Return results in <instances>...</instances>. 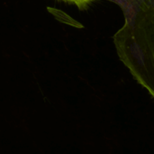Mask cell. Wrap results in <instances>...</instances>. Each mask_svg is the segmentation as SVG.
<instances>
[{
	"label": "cell",
	"mask_w": 154,
	"mask_h": 154,
	"mask_svg": "<svg viewBox=\"0 0 154 154\" xmlns=\"http://www.w3.org/2000/svg\"><path fill=\"white\" fill-rule=\"evenodd\" d=\"M121 8L123 26L113 35L122 63L154 98V0H110Z\"/></svg>",
	"instance_id": "cell-1"
},
{
	"label": "cell",
	"mask_w": 154,
	"mask_h": 154,
	"mask_svg": "<svg viewBox=\"0 0 154 154\" xmlns=\"http://www.w3.org/2000/svg\"><path fill=\"white\" fill-rule=\"evenodd\" d=\"M65 2H69V3H72L75 6H77L78 8H83V7H85L87 6L88 4H90L91 2L94 1V0H63Z\"/></svg>",
	"instance_id": "cell-2"
}]
</instances>
